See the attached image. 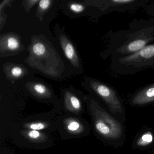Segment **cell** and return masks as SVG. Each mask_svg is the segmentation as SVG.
<instances>
[{
	"label": "cell",
	"instance_id": "obj_17",
	"mask_svg": "<svg viewBox=\"0 0 154 154\" xmlns=\"http://www.w3.org/2000/svg\"><path fill=\"white\" fill-rule=\"evenodd\" d=\"M22 71L21 68L19 67H14L11 70V74L15 77H18L22 74Z\"/></svg>",
	"mask_w": 154,
	"mask_h": 154
},
{
	"label": "cell",
	"instance_id": "obj_11",
	"mask_svg": "<svg viewBox=\"0 0 154 154\" xmlns=\"http://www.w3.org/2000/svg\"><path fill=\"white\" fill-rule=\"evenodd\" d=\"M50 126L48 122L45 121H35L28 122L24 123L23 127L26 129L40 131L46 129Z\"/></svg>",
	"mask_w": 154,
	"mask_h": 154
},
{
	"label": "cell",
	"instance_id": "obj_10",
	"mask_svg": "<svg viewBox=\"0 0 154 154\" xmlns=\"http://www.w3.org/2000/svg\"><path fill=\"white\" fill-rule=\"evenodd\" d=\"M154 140L153 133L150 131L144 132L137 139L136 142L137 146L144 147L149 146Z\"/></svg>",
	"mask_w": 154,
	"mask_h": 154
},
{
	"label": "cell",
	"instance_id": "obj_4",
	"mask_svg": "<svg viewBox=\"0 0 154 154\" xmlns=\"http://www.w3.org/2000/svg\"><path fill=\"white\" fill-rule=\"evenodd\" d=\"M90 85L94 91L108 105L112 113L116 115L122 114L123 111L122 101L117 91L113 87L93 80L91 81Z\"/></svg>",
	"mask_w": 154,
	"mask_h": 154
},
{
	"label": "cell",
	"instance_id": "obj_18",
	"mask_svg": "<svg viewBox=\"0 0 154 154\" xmlns=\"http://www.w3.org/2000/svg\"><path fill=\"white\" fill-rule=\"evenodd\" d=\"M147 11L150 15L154 16V1L147 8Z\"/></svg>",
	"mask_w": 154,
	"mask_h": 154
},
{
	"label": "cell",
	"instance_id": "obj_9",
	"mask_svg": "<svg viewBox=\"0 0 154 154\" xmlns=\"http://www.w3.org/2000/svg\"><path fill=\"white\" fill-rule=\"evenodd\" d=\"M66 109L70 112L79 113L82 110V104L79 99L70 93H66L65 95Z\"/></svg>",
	"mask_w": 154,
	"mask_h": 154
},
{
	"label": "cell",
	"instance_id": "obj_3",
	"mask_svg": "<svg viewBox=\"0 0 154 154\" xmlns=\"http://www.w3.org/2000/svg\"><path fill=\"white\" fill-rule=\"evenodd\" d=\"M94 125L96 131L104 138L119 139L123 133V127L96 102L92 101L90 106Z\"/></svg>",
	"mask_w": 154,
	"mask_h": 154
},
{
	"label": "cell",
	"instance_id": "obj_14",
	"mask_svg": "<svg viewBox=\"0 0 154 154\" xmlns=\"http://www.w3.org/2000/svg\"><path fill=\"white\" fill-rule=\"evenodd\" d=\"M7 45L8 48L11 50H16L20 45L18 41L14 37H10L8 39Z\"/></svg>",
	"mask_w": 154,
	"mask_h": 154
},
{
	"label": "cell",
	"instance_id": "obj_8",
	"mask_svg": "<svg viewBox=\"0 0 154 154\" xmlns=\"http://www.w3.org/2000/svg\"><path fill=\"white\" fill-rule=\"evenodd\" d=\"M63 123L66 130L72 135H80L85 131L83 125L75 118H67L65 120Z\"/></svg>",
	"mask_w": 154,
	"mask_h": 154
},
{
	"label": "cell",
	"instance_id": "obj_16",
	"mask_svg": "<svg viewBox=\"0 0 154 154\" xmlns=\"http://www.w3.org/2000/svg\"><path fill=\"white\" fill-rule=\"evenodd\" d=\"M51 1L49 0H42L39 2V7L42 10H45L50 5Z\"/></svg>",
	"mask_w": 154,
	"mask_h": 154
},
{
	"label": "cell",
	"instance_id": "obj_2",
	"mask_svg": "<svg viewBox=\"0 0 154 154\" xmlns=\"http://www.w3.org/2000/svg\"><path fill=\"white\" fill-rule=\"evenodd\" d=\"M112 68L120 74H131L154 68V43L128 55L112 58Z\"/></svg>",
	"mask_w": 154,
	"mask_h": 154
},
{
	"label": "cell",
	"instance_id": "obj_5",
	"mask_svg": "<svg viewBox=\"0 0 154 154\" xmlns=\"http://www.w3.org/2000/svg\"><path fill=\"white\" fill-rule=\"evenodd\" d=\"M154 102V83L143 87L133 95L130 103L131 105L140 106Z\"/></svg>",
	"mask_w": 154,
	"mask_h": 154
},
{
	"label": "cell",
	"instance_id": "obj_1",
	"mask_svg": "<svg viewBox=\"0 0 154 154\" xmlns=\"http://www.w3.org/2000/svg\"><path fill=\"white\" fill-rule=\"evenodd\" d=\"M154 43V18L138 22L125 33H119L112 40L111 58L134 54Z\"/></svg>",
	"mask_w": 154,
	"mask_h": 154
},
{
	"label": "cell",
	"instance_id": "obj_7",
	"mask_svg": "<svg viewBox=\"0 0 154 154\" xmlns=\"http://www.w3.org/2000/svg\"><path fill=\"white\" fill-rule=\"evenodd\" d=\"M23 137L30 142L35 143H42L48 139L47 135L39 131L23 129L20 131Z\"/></svg>",
	"mask_w": 154,
	"mask_h": 154
},
{
	"label": "cell",
	"instance_id": "obj_12",
	"mask_svg": "<svg viewBox=\"0 0 154 154\" xmlns=\"http://www.w3.org/2000/svg\"><path fill=\"white\" fill-rule=\"evenodd\" d=\"M33 90L36 95L40 97L47 98L50 95L45 86L40 84L35 85L33 87Z\"/></svg>",
	"mask_w": 154,
	"mask_h": 154
},
{
	"label": "cell",
	"instance_id": "obj_15",
	"mask_svg": "<svg viewBox=\"0 0 154 154\" xmlns=\"http://www.w3.org/2000/svg\"><path fill=\"white\" fill-rule=\"evenodd\" d=\"M70 9L72 11L75 13H80L84 10V7L79 4H72L70 6Z\"/></svg>",
	"mask_w": 154,
	"mask_h": 154
},
{
	"label": "cell",
	"instance_id": "obj_6",
	"mask_svg": "<svg viewBox=\"0 0 154 154\" xmlns=\"http://www.w3.org/2000/svg\"><path fill=\"white\" fill-rule=\"evenodd\" d=\"M60 42L66 57L75 67H78L79 59L73 46L65 37H60Z\"/></svg>",
	"mask_w": 154,
	"mask_h": 154
},
{
	"label": "cell",
	"instance_id": "obj_13",
	"mask_svg": "<svg viewBox=\"0 0 154 154\" xmlns=\"http://www.w3.org/2000/svg\"><path fill=\"white\" fill-rule=\"evenodd\" d=\"M45 51V47L42 43H37L33 46V52L36 55L38 56L43 55Z\"/></svg>",
	"mask_w": 154,
	"mask_h": 154
}]
</instances>
